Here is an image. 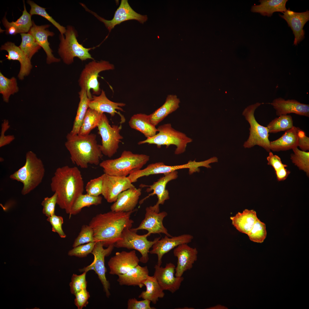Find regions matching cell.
I'll list each match as a JSON object with an SVG mask.
<instances>
[{"label": "cell", "instance_id": "ab89813d", "mask_svg": "<svg viewBox=\"0 0 309 309\" xmlns=\"http://www.w3.org/2000/svg\"><path fill=\"white\" fill-rule=\"evenodd\" d=\"M21 42L19 47L30 60L33 56L39 49L40 46L33 36L29 33H21Z\"/></svg>", "mask_w": 309, "mask_h": 309}, {"label": "cell", "instance_id": "f6af8a7d", "mask_svg": "<svg viewBox=\"0 0 309 309\" xmlns=\"http://www.w3.org/2000/svg\"><path fill=\"white\" fill-rule=\"evenodd\" d=\"M94 242V232L91 227L89 225H83L78 237L75 240L72 245L73 247L85 243Z\"/></svg>", "mask_w": 309, "mask_h": 309}, {"label": "cell", "instance_id": "f1b7e54d", "mask_svg": "<svg viewBox=\"0 0 309 309\" xmlns=\"http://www.w3.org/2000/svg\"><path fill=\"white\" fill-rule=\"evenodd\" d=\"M299 128L294 126L285 131L279 138L270 141V150L274 152L286 151L298 146V132Z\"/></svg>", "mask_w": 309, "mask_h": 309}, {"label": "cell", "instance_id": "f5cc1de1", "mask_svg": "<svg viewBox=\"0 0 309 309\" xmlns=\"http://www.w3.org/2000/svg\"><path fill=\"white\" fill-rule=\"evenodd\" d=\"M151 301L147 299L138 301L136 298L129 299L127 302L128 309H155L151 307L150 304Z\"/></svg>", "mask_w": 309, "mask_h": 309}, {"label": "cell", "instance_id": "5bb4252c", "mask_svg": "<svg viewBox=\"0 0 309 309\" xmlns=\"http://www.w3.org/2000/svg\"><path fill=\"white\" fill-rule=\"evenodd\" d=\"M82 5L86 11L94 15L103 22L110 32L115 26L122 22L129 20H135L143 24L147 20L146 15H143L135 12L130 7L127 0H122L120 5L115 12L113 18L107 20L88 9L84 4Z\"/></svg>", "mask_w": 309, "mask_h": 309}, {"label": "cell", "instance_id": "f546056e", "mask_svg": "<svg viewBox=\"0 0 309 309\" xmlns=\"http://www.w3.org/2000/svg\"><path fill=\"white\" fill-rule=\"evenodd\" d=\"M258 218L253 210L245 209L230 217L232 225L239 231L247 235L251 230Z\"/></svg>", "mask_w": 309, "mask_h": 309}, {"label": "cell", "instance_id": "6da1fadb", "mask_svg": "<svg viewBox=\"0 0 309 309\" xmlns=\"http://www.w3.org/2000/svg\"><path fill=\"white\" fill-rule=\"evenodd\" d=\"M50 186L57 194V204L70 215L74 203L84 191L80 171L77 167L68 165L58 168L51 179Z\"/></svg>", "mask_w": 309, "mask_h": 309}, {"label": "cell", "instance_id": "4fadbf2b", "mask_svg": "<svg viewBox=\"0 0 309 309\" xmlns=\"http://www.w3.org/2000/svg\"><path fill=\"white\" fill-rule=\"evenodd\" d=\"M103 247L101 242H96L91 253L94 256L93 262L90 265L82 269H80L79 270L81 272H86L90 270H94L98 275L101 282L106 296L109 297L110 295L109 291L110 284L106 277L107 270L105 266L104 259L105 257L111 254L114 246V244H112L106 249H104Z\"/></svg>", "mask_w": 309, "mask_h": 309}, {"label": "cell", "instance_id": "8d00e7d4", "mask_svg": "<svg viewBox=\"0 0 309 309\" xmlns=\"http://www.w3.org/2000/svg\"><path fill=\"white\" fill-rule=\"evenodd\" d=\"M102 198L100 196H93L87 193L79 196L73 205L69 215V218L72 215H76L79 213L82 209L85 207L91 205H97L101 204Z\"/></svg>", "mask_w": 309, "mask_h": 309}, {"label": "cell", "instance_id": "2e32d148", "mask_svg": "<svg viewBox=\"0 0 309 309\" xmlns=\"http://www.w3.org/2000/svg\"><path fill=\"white\" fill-rule=\"evenodd\" d=\"M176 267L171 262L166 264L165 267L157 264L154 267V276L163 290H168L173 293L178 290L183 281L182 276H175Z\"/></svg>", "mask_w": 309, "mask_h": 309}, {"label": "cell", "instance_id": "83f0119b", "mask_svg": "<svg viewBox=\"0 0 309 309\" xmlns=\"http://www.w3.org/2000/svg\"><path fill=\"white\" fill-rule=\"evenodd\" d=\"M118 276L117 281L120 285L138 286L142 288L144 286L142 282L149 276V271L147 266L138 265L126 273Z\"/></svg>", "mask_w": 309, "mask_h": 309}, {"label": "cell", "instance_id": "9a60e30c", "mask_svg": "<svg viewBox=\"0 0 309 309\" xmlns=\"http://www.w3.org/2000/svg\"><path fill=\"white\" fill-rule=\"evenodd\" d=\"M103 175L102 195L108 203L114 202L122 192L135 187L128 176Z\"/></svg>", "mask_w": 309, "mask_h": 309}, {"label": "cell", "instance_id": "11a10c76", "mask_svg": "<svg viewBox=\"0 0 309 309\" xmlns=\"http://www.w3.org/2000/svg\"><path fill=\"white\" fill-rule=\"evenodd\" d=\"M267 157L268 164L272 166L275 171L282 167H287L288 166L282 163L281 158L278 156L273 154L270 151Z\"/></svg>", "mask_w": 309, "mask_h": 309}, {"label": "cell", "instance_id": "6f0895ef", "mask_svg": "<svg viewBox=\"0 0 309 309\" xmlns=\"http://www.w3.org/2000/svg\"><path fill=\"white\" fill-rule=\"evenodd\" d=\"M2 23L6 29L5 33L7 34L15 35L19 33V31L13 21L9 22L6 18V15L3 18Z\"/></svg>", "mask_w": 309, "mask_h": 309}, {"label": "cell", "instance_id": "ffe728a7", "mask_svg": "<svg viewBox=\"0 0 309 309\" xmlns=\"http://www.w3.org/2000/svg\"><path fill=\"white\" fill-rule=\"evenodd\" d=\"M177 177L178 173L177 171H175L164 175V176L160 178L151 185H140L141 187H148L146 190L147 192H149L152 191H153V192L141 200L140 201V204L142 203L145 200L150 196L156 195L158 198V201L156 204L152 206L157 212H159V205L163 204L165 201L170 198L169 191L166 189L167 184L171 181L177 179Z\"/></svg>", "mask_w": 309, "mask_h": 309}, {"label": "cell", "instance_id": "7402d4cb", "mask_svg": "<svg viewBox=\"0 0 309 309\" xmlns=\"http://www.w3.org/2000/svg\"><path fill=\"white\" fill-rule=\"evenodd\" d=\"M283 15L279 16L285 19L293 31L294 36V45H297L304 38L303 27L309 20V11L298 13L291 10L289 8Z\"/></svg>", "mask_w": 309, "mask_h": 309}, {"label": "cell", "instance_id": "60d3db41", "mask_svg": "<svg viewBox=\"0 0 309 309\" xmlns=\"http://www.w3.org/2000/svg\"><path fill=\"white\" fill-rule=\"evenodd\" d=\"M293 153L290 155L292 162L298 169L309 176V152L303 151L297 147L292 149Z\"/></svg>", "mask_w": 309, "mask_h": 309}, {"label": "cell", "instance_id": "4dcf8cb0", "mask_svg": "<svg viewBox=\"0 0 309 309\" xmlns=\"http://www.w3.org/2000/svg\"><path fill=\"white\" fill-rule=\"evenodd\" d=\"M128 124L132 128L142 133L146 138L152 137L158 132L157 128L150 122L149 116L145 114L133 115Z\"/></svg>", "mask_w": 309, "mask_h": 309}, {"label": "cell", "instance_id": "9c48e42d", "mask_svg": "<svg viewBox=\"0 0 309 309\" xmlns=\"http://www.w3.org/2000/svg\"><path fill=\"white\" fill-rule=\"evenodd\" d=\"M114 68L113 64L108 61L103 60L99 61L93 60L86 65L80 74L78 82L81 88L86 90L90 100L92 98L91 90L94 94L99 95L101 92L100 84L98 80L99 73L104 71L113 70Z\"/></svg>", "mask_w": 309, "mask_h": 309}, {"label": "cell", "instance_id": "7bdbcfd3", "mask_svg": "<svg viewBox=\"0 0 309 309\" xmlns=\"http://www.w3.org/2000/svg\"><path fill=\"white\" fill-rule=\"evenodd\" d=\"M247 235L249 239L253 242L263 243L267 236L265 224L258 218Z\"/></svg>", "mask_w": 309, "mask_h": 309}, {"label": "cell", "instance_id": "52a82bcc", "mask_svg": "<svg viewBox=\"0 0 309 309\" xmlns=\"http://www.w3.org/2000/svg\"><path fill=\"white\" fill-rule=\"evenodd\" d=\"M157 129L158 133L152 137L139 141L138 144H155L158 148L162 145H165L167 148L171 145H175L176 147L175 153L179 154L184 152L187 144L193 141L192 138L185 133L173 128L170 123L160 125Z\"/></svg>", "mask_w": 309, "mask_h": 309}, {"label": "cell", "instance_id": "3957f363", "mask_svg": "<svg viewBox=\"0 0 309 309\" xmlns=\"http://www.w3.org/2000/svg\"><path fill=\"white\" fill-rule=\"evenodd\" d=\"M66 139L65 146L73 163L82 169L87 168L89 164L99 165L103 154L100 145L97 143L96 134L72 135L69 133Z\"/></svg>", "mask_w": 309, "mask_h": 309}, {"label": "cell", "instance_id": "484cf974", "mask_svg": "<svg viewBox=\"0 0 309 309\" xmlns=\"http://www.w3.org/2000/svg\"><path fill=\"white\" fill-rule=\"evenodd\" d=\"M0 49L6 50L8 53V54L6 55L7 59L17 60L19 62L20 68L18 75L19 80H23L25 76L29 74L32 67L31 60L19 47L13 43L8 41L1 46Z\"/></svg>", "mask_w": 309, "mask_h": 309}, {"label": "cell", "instance_id": "44dd1931", "mask_svg": "<svg viewBox=\"0 0 309 309\" xmlns=\"http://www.w3.org/2000/svg\"><path fill=\"white\" fill-rule=\"evenodd\" d=\"M193 236L189 234H184L170 238L166 235L164 238L160 239L152 245V249L149 251L151 254H156L157 256V264L161 266L163 256L172 249L179 245L191 242Z\"/></svg>", "mask_w": 309, "mask_h": 309}, {"label": "cell", "instance_id": "ba28073f", "mask_svg": "<svg viewBox=\"0 0 309 309\" xmlns=\"http://www.w3.org/2000/svg\"><path fill=\"white\" fill-rule=\"evenodd\" d=\"M263 103L257 102L250 105L243 111L242 115L250 125L249 137L243 145L245 148H249L255 145H258L266 151H270V141L268 130L267 127L259 124L256 121L254 115L256 109Z\"/></svg>", "mask_w": 309, "mask_h": 309}, {"label": "cell", "instance_id": "ee69618b", "mask_svg": "<svg viewBox=\"0 0 309 309\" xmlns=\"http://www.w3.org/2000/svg\"><path fill=\"white\" fill-rule=\"evenodd\" d=\"M23 3L24 9L22 15L15 21H13L20 34L28 32L32 26L31 15L27 11L24 1Z\"/></svg>", "mask_w": 309, "mask_h": 309}, {"label": "cell", "instance_id": "680465c9", "mask_svg": "<svg viewBox=\"0 0 309 309\" xmlns=\"http://www.w3.org/2000/svg\"><path fill=\"white\" fill-rule=\"evenodd\" d=\"M285 167H282L275 171L276 177L278 181H283L287 179L290 172Z\"/></svg>", "mask_w": 309, "mask_h": 309}, {"label": "cell", "instance_id": "8fae6325", "mask_svg": "<svg viewBox=\"0 0 309 309\" xmlns=\"http://www.w3.org/2000/svg\"><path fill=\"white\" fill-rule=\"evenodd\" d=\"M136 232L129 228L124 229L121 235V239L114 244V246L117 248H125L138 251L141 255L139 259L140 262L146 263L149 260L148 253L150 249L160 239L161 237L156 238L152 241H148L147 239L148 236L147 233L140 235L136 233Z\"/></svg>", "mask_w": 309, "mask_h": 309}, {"label": "cell", "instance_id": "bcb514c9", "mask_svg": "<svg viewBox=\"0 0 309 309\" xmlns=\"http://www.w3.org/2000/svg\"><path fill=\"white\" fill-rule=\"evenodd\" d=\"M86 272H84L80 275L73 274L70 282V290L71 293L75 295L81 290L86 289L87 282L86 280Z\"/></svg>", "mask_w": 309, "mask_h": 309}, {"label": "cell", "instance_id": "e575fe53", "mask_svg": "<svg viewBox=\"0 0 309 309\" xmlns=\"http://www.w3.org/2000/svg\"><path fill=\"white\" fill-rule=\"evenodd\" d=\"M80 99L72 129L69 133L74 135L78 134L88 108V103L90 100L87 96L86 91L84 88H82L79 92Z\"/></svg>", "mask_w": 309, "mask_h": 309}, {"label": "cell", "instance_id": "b9f144b4", "mask_svg": "<svg viewBox=\"0 0 309 309\" xmlns=\"http://www.w3.org/2000/svg\"><path fill=\"white\" fill-rule=\"evenodd\" d=\"M27 3L30 6L31 9L29 13L31 15H36L43 17L56 27L61 35H64V34L66 31V27L61 25L53 19L46 11L45 8L40 6L31 0H27Z\"/></svg>", "mask_w": 309, "mask_h": 309}, {"label": "cell", "instance_id": "1f68e13d", "mask_svg": "<svg viewBox=\"0 0 309 309\" xmlns=\"http://www.w3.org/2000/svg\"><path fill=\"white\" fill-rule=\"evenodd\" d=\"M180 103V100L176 95H168L164 103L149 115L152 123L155 126H157L168 115L179 108Z\"/></svg>", "mask_w": 309, "mask_h": 309}, {"label": "cell", "instance_id": "277c9868", "mask_svg": "<svg viewBox=\"0 0 309 309\" xmlns=\"http://www.w3.org/2000/svg\"><path fill=\"white\" fill-rule=\"evenodd\" d=\"M45 174V168L41 160L34 152L28 151L26 155L25 165L11 174L10 178L22 183L23 195L30 193L42 182Z\"/></svg>", "mask_w": 309, "mask_h": 309}, {"label": "cell", "instance_id": "30bf717a", "mask_svg": "<svg viewBox=\"0 0 309 309\" xmlns=\"http://www.w3.org/2000/svg\"><path fill=\"white\" fill-rule=\"evenodd\" d=\"M97 128L102 138L100 149L103 154L110 158L117 152L119 143L123 138L120 133L122 126L111 125L107 117L104 113Z\"/></svg>", "mask_w": 309, "mask_h": 309}, {"label": "cell", "instance_id": "f35d334b", "mask_svg": "<svg viewBox=\"0 0 309 309\" xmlns=\"http://www.w3.org/2000/svg\"><path fill=\"white\" fill-rule=\"evenodd\" d=\"M19 91L17 80L14 77L8 78L0 73V93L2 95L4 101L8 102L11 95Z\"/></svg>", "mask_w": 309, "mask_h": 309}, {"label": "cell", "instance_id": "d6a6232c", "mask_svg": "<svg viewBox=\"0 0 309 309\" xmlns=\"http://www.w3.org/2000/svg\"><path fill=\"white\" fill-rule=\"evenodd\" d=\"M142 283L146 287V290L142 292L139 296L138 298L148 300L155 304L159 298L164 297L165 294L164 290L154 276L149 275L142 282Z\"/></svg>", "mask_w": 309, "mask_h": 309}, {"label": "cell", "instance_id": "ac0fdd59", "mask_svg": "<svg viewBox=\"0 0 309 309\" xmlns=\"http://www.w3.org/2000/svg\"><path fill=\"white\" fill-rule=\"evenodd\" d=\"M139 262L134 250L117 252L108 262L109 273L117 275L125 274L138 265Z\"/></svg>", "mask_w": 309, "mask_h": 309}, {"label": "cell", "instance_id": "5b68a950", "mask_svg": "<svg viewBox=\"0 0 309 309\" xmlns=\"http://www.w3.org/2000/svg\"><path fill=\"white\" fill-rule=\"evenodd\" d=\"M149 156L124 150L116 159L104 160L99 164L104 173L116 176L127 177L140 169L149 161Z\"/></svg>", "mask_w": 309, "mask_h": 309}, {"label": "cell", "instance_id": "8992f818", "mask_svg": "<svg viewBox=\"0 0 309 309\" xmlns=\"http://www.w3.org/2000/svg\"><path fill=\"white\" fill-rule=\"evenodd\" d=\"M64 35L65 37L60 35V43L58 49V54L64 63L67 65L72 64L75 57L82 61L89 59L94 60L89 53L94 48H86L79 43L77 38V31L73 26H68Z\"/></svg>", "mask_w": 309, "mask_h": 309}, {"label": "cell", "instance_id": "7c38bea8", "mask_svg": "<svg viewBox=\"0 0 309 309\" xmlns=\"http://www.w3.org/2000/svg\"><path fill=\"white\" fill-rule=\"evenodd\" d=\"M212 162L210 159L200 161L196 162L195 160L189 161L185 164L175 166H168L163 162H159L150 164L143 169H140L135 171L133 174L134 178L136 180L144 176H148L152 175L163 174L165 175L177 170L183 169H188L189 173L192 174L194 173L199 172L200 171L199 167H204L211 168L209 164Z\"/></svg>", "mask_w": 309, "mask_h": 309}, {"label": "cell", "instance_id": "d4e9b609", "mask_svg": "<svg viewBox=\"0 0 309 309\" xmlns=\"http://www.w3.org/2000/svg\"><path fill=\"white\" fill-rule=\"evenodd\" d=\"M270 104L276 110L278 116L291 113L309 116V104L302 103L294 99L285 100L282 98L274 99Z\"/></svg>", "mask_w": 309, "mask_h": 309}, {"label": "cell", "instance_id": "681fc988", "mask_svg": "<svg viewBox=\"0 0 309 309\" xmlns=\"http://www.w3.org/2000/svg\"><path fill=\"white\" fill-rule=\"evenodd\" d=\"M57 195L54 193L50 197H45L41 202L43 207L42 212L48 217L55 214V205L57 204Z\"/></svg>", "mask_w": 309, "mask_h": 309}, {"label": "cell", "instance_id": "d6986e66", "mask_svg": "<svg viewBox=\"0 0 309 309\" xmlns=\"http://www.w3.org/2000/svg\"><path fill=\"white\" fill-rule=\"evenodd\" d=\"M173 253L177 258L175 276L181 277L185 272L192 268L197 259L198 251L196 248L191 247L187 244L184 243L175 247Z\"/></svg>", "mask_w": 309, "mask_h": 309}, {"label": "cell", "instance_id": "4316f807", "mask_svg": "<svg viewBox=\"0 0 309 309\" xmlns=\"http://www.w3.org/2000/svg\"><path fill=\"white\" fill-rule=\"evenodd\" d=\"M141 194V189L137 188L135 187L123 191L111 206V211L126 212L134 210Z\"/></svg>", "mask_w": 309, "mask_h": 309}, {"label": "cell", "instance_id": "816d5d0a", "mask_svg": "<svg viewBox=\"0 0 309 309\" xmlns=\"http://www.w3.org/2000/svg\"><path fill=\"white\" fill-rule=\"evenodd\" d=\"M74 303L78 309H82L86 306L88 303V300L90 297L89 292L86 289H83L75 295Z\"/></svg>", "mask_w": 309, "mask_h": 309}, {"label": "cell", "instance_id": "7a4b0ae2", "mask_svg": "<svg viewBox=\"0 0 309 309\" xmlns=\"http://www.w3.org/2000/svg\"><path fill=\"white\" fill-rule=\"evenodd\" d=\"M135 210L129 212L111 211L100 213L93 217L89 225L92 228L95 242L100 241L103 246L108 247L121 239V235L126 228L131 229L133 220L131 215Z\"/></svg>", "mask_w": 309, "mask_h": 309}, {"label": "cell", "instance_id": "603a6c76", "mask_svg": "<svg viewBox=\"0 0 309 309\" xmlns=\"http://www.w3.org/2000/svg\"><path fill=\"white\" fill-rule=\"evenodd\" d=\"M125 105V104L124 103L115 102L110 100L106 96L105 91L102 90L99 95L92 96V99L89 102L88 108L101 113H108L112 117L114 116L116 113H118L121 118V122H124L125 121L124 118L117 110L123 112L122 107Z\"/></svg>", "mask_w": 309, "mask_h": 309}, {"label": "cell", "instance_id": "9f6ffc18", "mask_svg": "<svg viewBox=\"0 0 309 309\" xmlns=\"http://www.w3.org/2000/svg\"><path fill=\"white\" fill-rule=\"evenodd\" d=\"M298 144L302 150L306 151L309 150V138L306 135L305 132L300 128L298 132Z\"/></svg>", "mask_w": 309, "mask_h": 309}, {"label": "cell", "instance_id": "74e56055", "mask_svg": "<svg viewBox=\"0 0 309 309\" xmlns=\"http://www.w3.org/2000/svg\"><path fill=\"white\" fill-rule=\"evenodd\" d=\"M271 121L267 127L269 133H275L286 131L293 126L292 117L290 115H283L278 116Z\"/></svg>", "mask_w": 309, "mask_h": 309}, {"label": "cell", "instance_id": "cb8c5ba5", "mask_svg": "<svg viewBox=\"0 0 309 309\" xmlns=\"http://www.w3.org/2000/svg\"><path fill=\"white\" fill-rule=\"evenodd\" d=\"M49 25H37L32 21V26L28 32L34 38L38 44L42 47L47 55L46 62L49 64L60 61V59L56 58L52 54L53 51L50 47L48 37L53 36L54 33L50 31L47 28Z\"/></svg>", "mask_w": 309, "mask_h": 309}, {"label": "cell", "instance_id": "836d02e7", "mask_svg": "<svg viewBox=\"0 0 309 309\" xmlns=\"http://www.w3.org/2000/svg\"><path fill=\"white\" fill-rule=\"evenodd\" d=\"M287 0H260V4L252 6L251 11L260 13L263 16L271 17L274 13L286 11L287 9L286 5Z\"/></svg>", "mask_w": 309, "mask_h": 309}, {"label": "cell", "instance_id": "7dc6e473", "mask_svg": "<svg viewBox=\"0 0 309 309\" xmlns=\"http://www.w3.org/2000/svg\"><path fill=\"white\" fill-rule=\"evenodd\" d=\"M103 176V174L97 178L90 180L87 183L85 187L87 194L95 196L102 194Z\"/></svg>", "mask_w": 309, "mask_h": 309}, {"label": "cell", "instance_id": "f907efd6", "mask_svg": "<svg viewBox=\"0 0 309 309\" xmlns=\"http://www.w3.org/2000/svg\"><path fill=\"white\" fill-rule=\"evenodd\" d=\"M52 226V231L57 233L62 238H65L66 235L63 231L62 225L64 223L63 217L60 216H58L55 214L48 217L47 219Z\"/></svg>", "mask_w": 309, "mask_h": 309}, {"label": "cell", "instance_id": "d590c367", "mask_svg": "<svg viewBox=\"0 0 309 309\" xmlns=\"http://www.w3.org/2000/svg\"><path fill=\"white\" fill-rule=\"evenodd\" d=\"M103 114L88 108L78 134L85 136L90 133L97 127Z\"/></svg>", "mask_w": 309, "mask_h": 309}, {"label": "cell", "instance_id": "c3c4849f", "mask_svg": "<svg viewBox=\"0 0 309 309\" xmlns=\"http://www.w3.org/2000/svg\"><path fill=\"white\" fill-rule=\"evenodd\" d=\"M95 243V242H90L73 247L68 251V255L70 256H75L80 258L86 257L92 252Z\"/></svg>", "mask_w": 309, "mask_h": 309}, {"label": "cell", "instance_id": "e0dca14e", "mask_svg": "<svg viewBox=\"0 0 309 309\" xmlns=\"http://www.w3.org/2000/svg\"><path fill=\"white\" fill-rule=\"evenodd\" d=\"M145 210V218L139 226L130 229L136 231L139 230H146L148 236L151 234L163 233L169 237H172L163 224V219L167 216V213L164 211L157 212L152 206L146 207Z\"/></svg>", "mask_w": 309, "mask_h": 309}, {"label": "cell", "instance_id": "db71d44e", "mask_svg": "<svg viewBox=\"0 0 309 309\" xmlns=\"http://www.w3.org/2000/svg\"><path fill=\"white\" fill-rule=\"evenodd\" d=\"M1 129L0 137V147H1L5 145L9 144L15 139V137L13 135H8L5 136V132L9 128V121L6 119H4L1 124Z\"/></svg>", "mask_w": 309, "mask_h": 309}]
</instances>
